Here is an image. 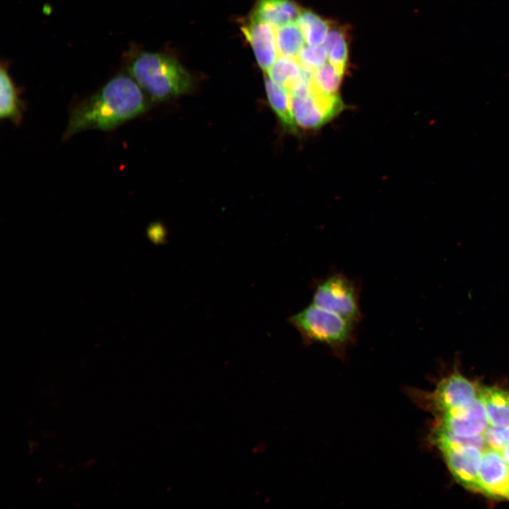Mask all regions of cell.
<instances>
[{"mask_svg": "<svg viewBox=\"0 0 509 509\" xmlns=\"http://www.w3.org/2000/svg\"><path fill=\"white\" fill-rule=\"evenodd\" d=\"M322 45L327 50L329 62L344 74L348 60V42L345 29L331 27Z\"/></svg>", "mask_w": 509, "mask_h": 509, "instance_id": "obj_17", "label": "cell"}, {"mask_svg": "<svg viewBox=\"0 0 509 509\" xmlns=\"http://www.w3.org/2000/svg\"><path fill=\"white\" fill-rule=\"evenodd\" d=\"M312 304L358 324L359 288L356 282L341 273H334L314 283Z\"/></svg>", "mask_w": 509, "mask_h": 509, "instance_id": "obj_4", "label": "cell"}, {"mask_svg": "<svg viewBox=\"0 0 509 509\" xmlns=\"http://www.w3.org/2000/svg\"><path fill=\"white\" fill-rule=\"evenodd\" d=\"M146 109L145 96L136 81L125 74L117 75L72 109L63 139L89 129H115Z\"/></svg>", "mask_w": 509, "mask_h": 509, "instance_id": "obj_1", "label": "cell"}, {"mask_svg": "<svg viewBox=\"0 0 509 509\" xmlns=\"http://www.w3.org/2000/svg\"><path fill=\"white\" fill-rule=\"evenodd\" d=\"M301 71L302 68L296 58L281 55L267 73L272 81L288 90Z\"/></svg>", "mask_w": 509, "mask_h": 509, "instance_id": "obj_19", "label": "cell"}, {"mask_svg": "<svg viewBox=\"0 0 509 509\" xmlns=\"http://www.w3.org/2000/svg\"><path fill=\"white\" fill-rule=\"evenodd\" d=\"M23 110L17 88L7 67L2 64L0 71V117L19 124L23 119Z\"/></svg>", "mask_w": 509, "mask_h": 509, "instance_id": "obj_14", "label": "cell"}, {"mask_svg": "<svg viewBox=\"0 0 509 509\" xmlns=\"http://www.w3.org/2000/svg\"><path fill=\"white\" fill-rule=\"evenodd\" d=\"M501 433L506 442L509 441V426L500 427Z\"/></svg>", "mask_w": 509, "mask_h": 509, "instance_id": "obj_22", "label": "cell"}, {"mask_svg": "<svg viewBox=\"0 0 509 509\" xmlns=\"http://www.w3.org/2000/svg\"><path fill=\"white\" fill-rule=\"evenodd\" d=\"M478 387L489 425L496 427L509 426V392L496 387Z\"/></svg>", "mask_w": 509, "mask_h": 509, "instance_id": "obj_13", "label": "cell"}, {"mask_svg": "<svg viewBox=\"0 0 509 509\" xmlns=\"http://www.w3.org/2000/svg\"><path fill=\"white\" fill-rule=\"evenodd\" d=\"M343 76L334 66L327 62L312 73V90L327 95H338Z\"/></svg>", "mask_w": 509, "mask_h": 509, "instance_id": "obj_18", "label": "cell"}, {"mask_svg": "<svg viewBox=\"0 0 509 509\" xmlns=\"http://www.w3.org/2000/svg\"><path fill=\"white\" fill-rule=\"evenodd\" d=\"M291 108L296 124L302 129H315L330 120L312 92L291 95Z\"/></svg>", "mask_w": 509, "mask_h": 509, "instance_id": "obj_11", "label": "cell"}, {"mask_svg": "<svg viewBox=\"0 0 509 509\" xmlns=\"http://www.w3.org/2000/svg\"><path fill=\"white\" fill-rule=\"evenodd\" d=\"M500 452L505 462L509 464V441L500 450Z\"/></svg>", "mask_w": 509, "mask_h": 509, "instance_id": "obj_21", "label": "cell"}, {"mask_svg": "<svg viewBox=\"0 0 509 509\" xmlns=\"http://www.w3.org/2000/svg\"><path fill=\"white\" fill-rule=\"evenodd\" d=\"M128 70L139 86L156 100H168L192 88L191 74L166 54L139 52L131 58Z\"/></svg>", "mask_w": 509, "mask_h": 509, "instance_id": "obj_2", "label": "cell"}, {"mask_svg": "<svg viewBox=\"0 0 509 509\" xmlns=\"http://www.w3.org/2000/svg\"><path fill=\"white\" fill-rule=\"evenodd\" d=\"M405 392L419 406L437 415L465 408L472 404L479 394V387L458 373L440 380L431 393L413 388H406Z\"/></svg>", "mask_w": 509, "mask_h": 509, "instance_id": "obj_5", "label": "cell"}, {"mask_svg": "<svg viewBox=\"0 0 509 509\" xmlns=\"http://www.w3.org/2000/svg\"><path fill=\"white\" fill-rule=\"evenodd\" d=\"M296 22L300 27L308 45L323 44L332 27L328 21L308 10H302Z\"/></svg>", "mask_w": 509, "mask_h": 509, "instance_id": "obj_16", "label": "cell"}, {"mask_svg": "<svg viewBox=\"0 0 509 509\" xmlns=\"http://www.w3.org/2000/svg\"><path fill=\"white\" fill-rule=\"evenodd\" d=\"M479 492L495 498L509 499V464L499 450L483 451L478 472Z\"/></svg>", "mask_w": 509, "mask_h": 509, "instance_id": "obj_7", "label": "cell"}, {"mask_svg": "<svg viewBox=\"0 0 509 509\" xmlns=\"http://www.w3.org/2000/svg\"><path fill=\"white\" fill-rule=\"evenodd\" d=\"M302 9L293 0H259L250 18L279 28L296 21Z\"/></svg>", "mask_w": 509, "mask_h": 509, "instance_id": "obj_10", "label": "cell"}, {"mask_svg": "<svg viewBox=\"0 0 509 509\" xmlns=\"http://www.w3.org/2000/svg\"><path fill=\"white\" fill-rule=\"evenodd\" d=\"M288 321L300 334L305 344L325 345L340 359L356 342L357 324L312 303Z\"/></svg>", "mask_w": 509, "mask_h": 509, "instance_id": "obj_3", "label": "cell"}, {"mask_svg": "<svg viewBox=\"0 0 509 509\" xmlns=\"http://www.w3.org/2000/svg\"><path fill=\"white\" fill-rule=\"evenodd\" d=\"M276 42L281 55L297 58L306 42L296 21L276 28Z\"/></svg>", "mask_w": 509, "mask_h": 509, "instance_id": "obj_15", "label": "cell"}, {"mask_svg": "<svg viewBox=\"0 0 509 509\" xmlns=\"http://www.w3.org/2000/svg\"><path fill=\"white\" fill-rule=\"evenodd\" d=\"M483 451L472 445H461L440 450L457 481L475 491H479L478 472Z\"/></svg>", "mask_w": 509, "mask_h": 509, "instance_id": "obj_8", "label": "cell"}, {"mask_svg": "<svg viewBox=\"0 0 509 509\" xmlns=\"http://www.w3.org/2000/svg\"><path fill=\"white\" fill-rule=\"evenodd\" d=\"M264 86L268 101L284 129L294 134H298L297 124L292 112L290 91L268 76L264 78Z\"/></svg>", "mask_w": 509, "mask_h": 509, "instance_id": "obj_12", "label": "cell"}, {"mask_svg": "<svg viewBox=\"0 0 509 509\" xmlns=\"http://www.w3.org/2000/svg\"><path fill=\"white\" fill-rule=\"evenodd\" d=\"M488 425L479 394L474 402L465 408L438 414L435 426L455 435L469 437L483 434Z\"/></svg>", "mask_w": 509, "mask_h": 509, "instance_id": "obj_6", "label": "cell"}, {"mask_svg": "<svg viewBox=\"0 0 509 509\" xmlns=\"http://www.w3.org/2000/svg\"><path fill=\"white\" fill-rule=\"evenodd\" d=\"M241 30L252 48L258 65L267 71L278 57L276 28L250 18Z\"/></svg>", "mask_w": 509, "mask_h": 509, "instance_id": "obj_9", "label": "cell"}, {"mask_svg": "<svg viewBox=\"0 0 509 509\" xmlns=\"http://www.w3.org/2000/svg\"><path fill=\"white\" fill-rule=\"evenodd\" d=\"M296 59L303 69L313 72L327 62L328 56L323 45H308L304 47Z\"/></svg>", "mask_w": 509, "mask_h": 509, "instance_id": "obj_20", "label": "cell"}]
</instances>
